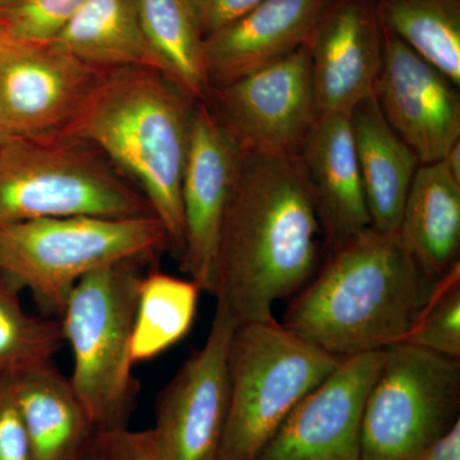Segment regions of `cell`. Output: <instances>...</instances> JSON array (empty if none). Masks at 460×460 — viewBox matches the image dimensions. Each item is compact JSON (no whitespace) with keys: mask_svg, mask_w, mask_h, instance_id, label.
<instances>
[{"mask_svg":"<svg viewBox=\"0 0 460 460\" xmlns=\"http://www.w3.org/2000/svg\"><path fill=\"white\" fill-rule=\"evenodd\" d=\"M321 226L298 155L244 153L224 222L211 295L237 323L274 317L320 266Z\"/></svg>","mask_w":460,"mask_h":460,"instance_id":"cell-1","label":"cell"},{"mask_svg":"<svg viewBox=\"0 0 460 460\" xmlns=\"http://www.w3.org/2000/svg\"><path fill=\"white\" fill-rule=\"evenodd\" d=\"M438 280L398 232L368 226L329 251L281 323L339 359L377 352L404 341Z\"/></svg>","mask_w":460,"mask_h":460,"instance_id":"cell-2","label":"cell"},{"mask_svg":"<svg viewBox=\"0 0 460 460\" xmlns=\"http://www.w3.org/2000/svg\"><path fill=\"white\" fill-rule=\"evenodd\" d=\"M196 104L154 69H113L102 75L59 131L95 147L137 186L177 257L183 247L181 180Z\"/></svg>","mask_w":460,"mask_h":460,"instance_id":"cell-3","label":"cell"},{"mask_svg":"<svg viewBox=\"0 0 460 460\" xmlns=\"http://www.w3.org/2000/svg\"><path fill=\"white\" fill-rule=\"evenodd\" d=\"M171 248L155 215L111 217L80 215L0 226V278L29 290L45 313H63L87 275L141 262Z\"/></svg>","mask_w":460,"mask_h":460,"instance_id":"cell-4","label":"cell"},{"mask_svg":"<svg viewBox=\"0 0 460 460\" xmlns=\"http://www.w3.org/2000/svg\"><path fill=\"white\" fill-rule=\"evenodd\" d=\"M95 147L63 132L0 142V226L51 217L154 215Z\"/></svg>","mask_w":460,"mask_h":460,"instance_id":"cell-5","label":"cell"},{"mask_svg":"<svg viewBox=\"0 0 460 460\" xmlns=\"http://www.w3.org/2000/svg\"><path fill=\"white\" fill-rule=\"evenodd\" d=\"M341 361L275 317L238 323L229 344V411L217 460H257L288 414Z\"/></svg>","mask_w":460,"mask_h":460,"instance_id":"cell-6","label":"cell"},{"mask_svg":"<svg viewBox=\"0 0 460 460\" xmlns=\"http://www.w3.org/2000/svg\"><path fill=\"white\" fill-rule=\"evenodd\" d=\"M138 262L84 277L58 317L74 359L69 383L95 431L127 428L135 402L131 339Z\"/></svg>","mask_w":460,"mask_h":460,"instance_id":"cell-7","label":"cell"},{"mask_svg":"<svg viewBox=\"0 0 460 460\" xmlns=\"http://www.w3.org/2000/svg\"><path fill=\"white\" fill-rule=\"evenodd\" d=\"M459 411L460 359L387 347L363 410L359 460H422Z\"/></svg>","mask_w":460,"mask_h":460,"instance_id":"cell-8","label":"cell"},{"mask_svg":"<svg viewBox=\"0 0 460 460\" xmlns=\"http://www.w3.org/2000/svg\"><path fill=\"white\" fill-rule=\"evenodd\" d=\"M205 102L244 153L298 155L317 120L307 47L213 87Z\"/></svg>","mask_w":460,"mask_h":460,"instance_id":"cell-9","label":"cell"},{"mask_svg":"<svg viewBox=\"0 0 460 460\" xmlns=\"http://www.w3.org/2000/svg\"><path fill=\"white\" fill-rule=\"evenodd\" d=\"M237 323L217 302L205 344L163 390L153 429L168 460H217L229 411V344Z\"/></svg>","mask_w":460,"mask_h":460,"instance_id":"cell-10","label":"cell"},{"mask_svg":"<svg viewBox=\"0 0 460 460\" xmlns=\"http://www.w3.org/2000/svg\"><path fill=\"white\" fill-rule=\"evenodd\" d=\"M243 155L210 107L198 102L181 180L183 247L178 260L202 292L213 293L220 237Z\"/></svg>","mask_w":460,"mask_h":460,"instance_id":"cell-11","label":"cell"},{"mask_svg":"<svg viewBox=\"0 0 460 460\" xmlns=\"http://www.w3.org/2000/svg\"><path fill=\"white\" fill-rule=\"evenodd\" d=\"M105 71L56 42L0 38V124L8 135L62 131Z\"/></svg>","mask_w":460,"mask_h":460,"instance_id":"cell-12","label":"cell"},{"mask_svg":"<svg viewBox=\"0 0 460 460\" xmlns=\"http://www.w3.org/2000/svg\"><path fill=\"white\" fill-rule=\"evenodd\" d=\"M384 350L349 357L288 414L257 460H359L363 410Z\"/></svg>","mask_w":460,"mask_h":460,"instance_id":"cell-13","label":"cell"},{"mask_svg":"<svg viewBox=\"0 0 460 460\" xmlns=\"http://www.w3.org/2000/svg\"><path fill=\"white\" fill-rule=\"evenodd\" d=\"M384 58L375 98L420 164L443 160L460 141L459 86L384 29Z\"/></svg>","mask_w":460,"mask_h":460,"instance_id":"cell-14","label":"cell"},{"mask_svg":"<svg viewBox=\"0 0 460 460\" xmlns=\"http://www.w3.org/2000/svg\"><path fill=\"white\" fill-rule=\"evenodd\" d=\"M317 119L350 114L376 89L384 31L375 0H335L305 45Z\"/></svg>","mask_w":460,"mask_h":460,"instance_id":"cell-15","label":"cell"},{"mask_svg":"<svg viewBox=\"0 0 460 460\" xmlns=\"http://www.w3.org/2000/svg\"><path fill=\"white\" fill-rule=\"evenodd\" d=\"M334 2L263 0L234 22L206 36L202 62L208 89L253 74L307 45Z\"/></svg>","mask_w":460,"mask_h":460,"instance_id":"cell-16","label":"cell"},{"mask_svg":"<svg viewBox=\"0 0 460 460\" xmlns=\"http://www.w3.org/2000/svg\"><path fill=\"white\" fill-rule=\"evenodd\" d=\"M329 251L370 226L350 114L319 118L298 153Z\"/></svg>","mask_w":460,"mask_h":460,"instance_id":"cell-17","label":"cell"},{"mask_svg":"<svg viewBox=\"0 0 460 460\" xmlns=\"http://www.w3.org/2000/svg\"><path fill=\"white\" fill-rule=\"evenodd\" d=\"M350 124L370 226L398 232L419 157L387 123L375 95L353 109Z\"/></svg>","mask_w":460,"mask_h":460,"instance_id":"cell-18","label":"cell"},{"mask_svg":"<svg viewBox=\"0 0 460 460\" xmlns=\"http://www.w3.org/2000/svg\"><path fill=\"white\" fill-rule=\"evenodd\" d=\"M31 445L32 460H77L98 432L74 387L51 363L8 380Z\"/></svg>","mask_w":460,"mask_h":460,"instance_id":"cell-19","label":"cell"},{"mask_svg":"<svg viewBox=\"0 0 460 460\" xmlns=\"http://www.w3.org/2000/svg\"><path fill=\"white\" fill-rule=\"evenodd\" d=\"M398 234L414 260L436 279L460 263V181L443 160L417 169Z\"/></svg>","mask_w":460,"mask_h":460,"instance_id":"cell-20","label":"cell"},{"mask_svg":"<svg viewBox=\"0 0 460 460\" xmlns=\"http://www.w3.org/2000/svg\"><path fill=\"white\" fill-rule=\"evenodd\" d=\"M53 42L102 71L146 68L162 74L135 0H86Z\"/></svg>","mask_w":460,"mask_h":460,"instance_id":"cell-21","label":"cell"},{"mask_svg":"<svg viewBox=\"0 0 460 460\" xmlns=\"http://www.w3.org/2000/svg\"><path fill=\"white\" fill-rule=\"evenodd\" d=\"M142 30L162 74L195 102H206L204 35L190 0H135Z\"/></svg>","mask_w":460,"mask_h":460,"instance_id":"cell-22","label":"cell"},{"mask_svg":"<svg viewBox=\"0 0 460 460\" xmlns=\"http://www.w3.org/2000/svg\"><path fill=\"white\" fill-rule=\"evenodd\" d=\"M201 292L190 278L159 270L142 275L133 319V365L155 358L189 334Z\"/></svg>","mask_w":460,"mask_h":460,"instance_id":"cell-23","label":"cell"},{"mask_svg":"<svg viewBox=\"0 0 460 460\" xmlns=\"http://www.w3.org/2000/svg\"><path fill=\"white\" fill-rule=\"evenodd\" d=\"M381 25L460 86V0H375Z\"/></svg>","mask_w":460,"mask_h":460,"instance_id":"cell-24","label":"cell"},{"mask_svg":"<svg viewBox=\"0 0 460 460\" xmlns=\"http://www.w3.org/2000/svg\"><path fill=\"white\" fill-rule=\"evenodd\" d=\"M18 295L0 278V383L51 363L65 344L59 319L27 313Z\"/></svg>","mask_w":460,"mask_h":460,"instance_id":"cell-25","label":"cell"},{"mask_svg":"<svg viewBox=\"0 0 460 460\" xmlns=\"http://www.w3.org/2000/svg\"><path fill=\"white\" fill-rule=\"evenodd\" d=\"M402 343L460 359V263L438 280Z\"/></svg>","mask_w":460,"mask_h":460,"instance_id":"cell-26","label":"cell"},{"mask_svg":"<svg viewBox=\"0 0 460 460\" xmlns=\"http://www.w3.org/2000/svg\"><path fill=\"white\" fill-rule=\"evenodd\" d=\"M86 0H23L3 14L5 35L21 41L51 42Z\"/></svg>","mask_w":460,"mask_h":460,"instance_id":"cell-27","label":"cell"},{"mask_svg":"<svg viewBox=\"0 0 460 460\" xmlns=\"http://www.w3.org/2000/svg\"><path fill=\"white\" fill-rule=\"evenodd\" d=\"M98 441L107 460H168L154 429L99 432Z\"/></svg>","mask_w":460,"mask_h":460,"instance_id":"cell-28","label":"cell"},{"mask_svg":"<svg viewBox=\"0 0 460 460\" xmlns=\"http://www.w3.org/2000/svg\"><path fill=\"white\" fill-rule=\"evenodd\" d=\"M0 460H32L29 435L7 381L0 383Z\"/></svg>","mask_w":460,"mask_h":460,"instance_id":"cell-29","label":"cell"},{"mask_svg":"<svg viewBox=\"0 0 460 460\" xmlns=\"http://www.w3.org/2000/svg\"><path fill=\"white\" fill-rule=\"evenodd\" d=\"M263 0H190L204 39L234 22Z\"/></svg>","mask_w":460,"mask_h":460,"instance_id":"cell-30","label":"cell"},{"mask_svg":"<svg viewBox=\"0 0 460 460\" xmlns=\"http://www.w3.org/2000/svg\"><path fill=\"white\" fill-rule=\"evenodd\" d=\"M422 460H460V420L434 444Z\"/></svg>","mask_w":460,"mask_h":460,"instance_id":"cell-31","label":"cell"},{"mask_svg":"<svg viewBox=\"0 0 460 460\" xmlns=\"http://www.w3.org/2000/svg\"><path fill=\"white\" fill-rule=\"evenodd\" d=\"M77 460H107L104 453H102V447L98 441V435H96L95 441L91 444L89 449L86 450Z\"/></svg>","mask_w":460,"mask_h":460,"instance_id":"cell-32","label":"cell"},{"mask_svg":"<svg viewBox=\"0 0 460 460\" xmlns=\"http://www.w3.org/2000/svg\"><path fill=\"white\" fill-rule=\"evenodd\" d=\"M23 0H0V16L3 17V14H4L5 12L9 11V9L17 7V5L21 4Z\"/></svg>","mask_w":460,"mask_h":460,"instance_id":"cell-33","label":"cell"},{"mask_svg":"<svg viewBox=\"0 0 460 460\" xmlns=\"http://www.w3.org/2000/svg\"><path fill=\"white\" fill-rule=\"evenodd\" d=\"M8 133L4 131V128H3L2 124H0V142L4 140L5 137H7Z\"/></svg>","mask_w":460,"mask_h":460,"instance_id":"cell-34","label":"cell"},{"mask_svg":"<svg viewBox=\"0 0 460 460\" xmlns=\"http://www.w3.org/2000/svg\"><path fill=\"white\" fill-rule=\"evenodd\" d=\"M5 30H4V21H3V17L0 16V36L4 35Z\"/></svg>","mask_w":460,"mask_h":460,"instance_id":"cell-35","label":"cell"},{"mask_svg":"<svg viewBox=\"0 0 460 460\" xmlns=\"http://www.w3.org/2000/svg\"><path fill=\"white\" fill-rule=\"evenodd\" d=\"M4 35H5V33H4ZM0 38H2V36H0Z\"/></svg>","mask_w":460,"mask_h":460,"instance_id":"cell-36","label":"cell"}]
</instances>
